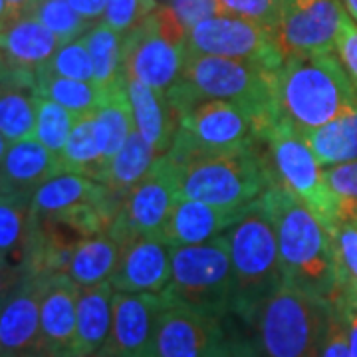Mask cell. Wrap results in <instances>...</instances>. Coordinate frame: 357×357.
Segmentation results:
<instances>
[{
  "label": "cell",
  "instance_id": "cell-28",
  "mask_svg": "<svg viewBox=\"0 0 357 357\" xmlns=\"http://www.w3.org/2000/svg\"><path fill=\"white\" fill-rule=\"evenodd\" d=\"M93 119H96V129L102 143L103 161L107 167V163L126 145L131 131L135 129L133 109H131L128 89L123 82L114 89L105 91V100L93 114Z\"/></svg>",
  "mask_w": 357,
  "mask_h": 357
},
{
  "label": "cell",
  "instance_id": "cell-36",
  "mask_svg": "<svg viewBox=\"0 0 357 357\" xmlns=\"http://www.w3.org/2000/svg\"><path fill=\"white\" fill-rule=\"evenodd\" d=\"M76 123V115L70 114L60 103L52 102L38 96V114H36V129L34 137L52 153L58 155L64 151L66 141Z\"/></svg>",
  "mask_w": 357,
  "mask_h": 357
},
{
  "label": "cell",
  "instance_id": "cell-44",
  "mask_svg": "<svg viewBox=\"0 0 357 357\" xmlns=\"http://www.w3.org/2000/svg\"><path fill=\"white\" fill-rule=\"evenodd\" d=\"M213 357H266L258 347L255 340L246 337L244 333L227 332L218 344L217 351Z\"/></svg>",
  "mask_w": 357,
  "mask_h": 357
},
{
  "label": "cell",
  "instance_id": "cell-1",
  "mask_svg": "<svg viewBox=\"0 0 357 357\" xmlns=\"http://www.w3.org/2000/svg\"><path fill=\"white\" fill-rule=\"evenodd\" d=\"M260 203L276 230L284 282L333 304L337 280L332 238L324 222L278 177L270 183Z\"/></svg>",
  "mask_w": 357,
  "mask_h": 357
},
{
  "label": "cell",
  "instance_id": "cell-6",
  "mask_svg": "<svg viewBox=\"0 0 357 357\" xmlns=\"http://www.w3.org/2000/svg\"><path fill=\"white\" fill-rule=\"evenodd\" d=\"M276 119V115L241 103L206 100L181 115L177 135L167 155L177 165H185L192 159L246 149L258 145Z\"/></svg>",
  "mask_w": 357,
  "mask_h": 357
},
{
  "label": "cell",
  "instance_id": "cell-29",
  "mask_svg": "<svg viewBox=\"0 0 357 357\" xmlns=\"http://www.w3.org/2000/svg\"><path fill=\"white\" fill-rule=\"evenodd\" d=\"M60 165L62 171L79 173L96 181L102 178L105 161H103L102 143L96 129L93 114L76 117L72 133L66 141L64 151L60 153Z\"/></svg>",
  "mask_w": 357,
  "mask_h": 357
},
{
  "label": "cell",
  "instance_id": "cell-9",
  "mask_svg": "<svg viewBox=\"0 0 357 357\" xmlns=\"http://www.w3.org/2000/svg\"><path fill=\"white\" fill-rule=\"evenodd\" d=\"M187 32L169 4L157 6L123 36V76L167 93L183 74Z\"/></svg>",
  "mask_w": 357,
  "mask_h": 357
},
{
  "label": "cell",
  "instance_id": "cell-20",
  "mask_svg": "<svg viewBox=\"0 0 357 357\" xmlns=\"http://www.w3.org/2000/svg\"><path fill=\"white\" fill-rule=\"evenodd\" d=\"M62 173L60 157L46 149L36 137L16 141L0 161V192L28 195L54 175Z\"/></svg>",
  "mask_w": 357,
  "mask_h": 357
},
{
  "label": "cell",
  "instance_id": "cell-30",
  "mask_svg": "<svg viewBox=\"0 0 357 357\" xmlns=\"http://www.w3.org/2000/svg\"><path fill=\"white\" fill-rule=\"evenodd\" d=\"M82 38L91 56L96 84L103 91L119 86L123 82V34L105 22H98Z\"/></svg>",
  "mask_w": 357,
  "mask_h": 357
},
{
  "label": "cell",
  "instance_id": "cell-49",
  "mask_svg": "<svg viewBox=\"0 0 357 357\" xmlns=\"http://www.w3.org/2000/svg\"><path fill=\"white\" fill-rule=\"evenodd\" d=\"M342 2H344L345 13L349 14V18L357 22V0H342Z\"/></svg>",
  "mask_w": 357,
  "mask_h": 357
},
{
  "label": "cell",
  "instance_id": "cell-18",
  "mask_svg": "<svg viewBox=\"0 0 357 357\" xmlns=\"http://www.w3.org/2000/svg\"><path fill=\"white\" fill-rule=\"evenodd\" d=\"M77 292L68 274L40 278V328L48 357H76Z\"/></svg>",
  "mask_w": 357,
  "mask_h": 357
},
{
  "label": "cell",
  "instance_id": "cell-26",
  "mask_svg": "<svg viewBox=\"0 0 357 357\" xmlns=\"http://www.w3.org/2000/svg\"><path fill=\"white\" fill-rule=\"evenodd\" d=\"M157 157L159 153L141 137L137 129H133L119 153L107 163L100 183H103L115 199L123 204L129 191L151 171Z\"/></svg>",
  "mask_w": 357,
  "mask_h": 357
},
{
  "label": "cell",
  "instance_id": "cell-32",
  "mask_svg": "<svg viewBox=\"0 0 357 357\" xmlns=\"http://www.w3.org/2000/svg\"><path fill=\"white\" fill-rule=\"evenodd\" d=\"M36 93L46 100L60 103L76 117L96 114L98 107L105 100V91L93 82L54 76L48 72H42V70L38 72Z\"/></svg>",
  "mask_w": 357,
  "mask_h": 357
},
{
  "label": "cell",
  "instance_id": "cell-16",
  "mask_svg": "<svg viewBox=\"0 0 357 357\" xmlns=\"http://www.w3.org/2000/svg\"><path fill=\"white\" fill-rule=\"evenodd\" d=\"M0 357H48L40 328V278L22 276L2 302Z\"/></svg>",
  "mask_w": 357,
  "mask_h": 357
},
{
  "label": "cell",
  "instance_id": "cell-23",
  "mask_svg": "<svg viewBox=\"0 0 357 357\" xmlns=\"http://www.w3.org/2000/svg\"><path fill=\"white\" fill-rule=\"evenodd\" d=\"M114 296L112 282L79 288L76 306V357L96 354L107 345L114 324Z\"/></svg>",
  "mask_w": 357,
  "mask_h": 357
},
{
  "label": "cell",
  "instance_id": "cell-15",
  "mask_svg": "<svg viewBox=\"0 0 357 357\" xmlns=\"http://www.w3.org/2000/svg\"><path fill=\"white\" fill-rule=\"evenodd\" d=\"M222 335L218 318L167 300L157 328L155 357H213Z\"/></svg>",
  "mask_w": 357,
  "mask_h": 357
},
{
  "label": "cell",
  "instance_id": "cell-31",
  "mask_svg": "<svg viewBox=\"0 0 357 357\" xmlns=\"http://www.w3.org/2000/svg\"><path fill=\"white\" fill-rule=\"evenodd\" d=\"M38 114L36 89L0 82V133L8 143L34 137Z\"/></svg>",
  "mask_w": 357,
  "mask_h": 357
},
{
  "label": "cell",
  "instance_id": "cell-35",
  "mask_svg": "<svg viewBox=\"0 0 357 357\" xmlns=\"http://www.w3.org/2000/svg\"><path fill=\"white\" fill-rule=\"evenodd\" d=\"M30 14L46 26L60 44L82 38L91 24L72 8L68 0H36Z\"/></svg>",
  "mask_w": 357,
  "mask_h": 357
},
{
  "label": "cell",
  "instance_id": "cell-13",
  "mask_svg": "<svg viewBox=\"0 0 357 357\" xmlns=\"http://www.w3.org/2000/svg\"><path fill=\"white\" fill-rule=\"evenodd\" d=\"M345 18L342 0H286L276 28L284 58L335 52Z\"/></svg>",
  "mask_w": 357,
  "mask_h": 357
},
{
  "label": "cell",
  "instance_id": "cell-41",
  "mask_svg": "<svg viewBox=\"0 0 357 357\" xmlns=\"http://www.w3.org/2000/svg\"><path fill=\"white\" fill-rule=\"evenodd\" d=\"M319 357H351L347 347V330H345V319L340 312V307L333 306L328 319V332L324 340V347Z\"/></svg>",
  "mask_w": 357,
  "mask_h": 357
},
{
  "label": "cell",
  "instance_id": "cell-7",
  "mask_svg": "<svg viewBox=\"0 0 357 357\" xmlns=\"http://www.w3.org/2000/svg\"><path fill=\"white\" fill-rule=\"evenodd\" d=\"M332 304L282 284L256 314L255 342L266 357H319Z\"/></svg>",
  "mask_w": 357,
  "mask_h": 357
},
{
  "label": "cell",
  "instance_id": "cell-33",
  "mask_svg": "<svg viewBox=\"0 0 357 357\" xmlns=\"http://www.w3.org/2000/svg\"><path fill=\"white\" fill-rule=\"evenodd\" d=\"M332 238L337 298L333 306L357 307V225L335 222L328 229Z\"/></svg>",
  "mask_w": 357,
  "mask_h": 357
},
{
  "label": "cell",
  "instance_id": "cell-2",
  "mask_svg": "<svg viewBox=\"0 0 357 357\" xmlns=\"http://www.w3.org/2000/svg\"><path fill=\"white\" fill-rule=\"evenodd\" d=\"M357 103V88L335 52L286 56L274 72L278 119L300 135L330 123Z\"/></svg>",
  "mask_w": 357,
  "mask_h": 357
},
{
  "label": "cell",
  "instance_id": "cell-3",
  "mask_svg": "<svg viewBox=\"0 0 357 357\" xmlns=\"http://www.w3.org/2000/svg\"><path fill=\"white\" fill-rule=\"evenodd\" d=\"M232 262V314L252 326L268 298L284 284L274 225L260 199L227 232Z\"/></svg>",
  "mask_w": 357,
  "mask_h": 357
},
{
  "label": "cell",
  "instance_id": "cell-22",
  "mask_svg": "<svg viewBox=\"0 0 357 357\" xmlns=\"http://www.w3.org/2000/svg\"><path fill=\"white\" fill-rule=\"evenodd\" d=\"M129 103L133 109L135 129L159 155L167 153L178 131L181 117L167 100V93L123 76Z\"/></svg>",
  "mask_w": 357,
  "mask_h": 357
},
{
  "label": "cell",
  "instance_id": "cell-34",
  "mask_svg": "<svg viewBox=\"0 0 357 357\" xmlns=\"http://www.w3.org/2000/svg\"><path fill=\"white\" fill-rule=\"evenodd\" d=\"M32 197L16 192H0V255L20 268L26 236L32 217Z\"/></svg>",
  "mask_w": 357,
  "mask_h": 357
},
{
  "label": "cell",
  "instance_id": "cell-21",
  "mask_svg": "<svg viewBox=\"0 0 357 357\" xmlns=\"http://www.w3.org/2000/svg\"><path fill=\"white\" fill-rule=\"evenodd\" d=\"M243 213L244 211H225L192 199H178L161 236L171 246L204 244L227 232Z\"/></svg>",
  "mask_w": 357,
  "mask_h": 357
},
{
  "label": "cell",
  "instance_id": "cell-40",
  "mask_svg": "<svg viewBox=\"0 0 357 357\" xmlns=\"http://www.w3.org/2000/svg\"><path fill=\"white\" fill-rule=\"evenodd\" d=\"M326 181L340 201L357 203V161L326 167Z\"/></svg>",
  "mask_w": 357,
  "mask_h": 357
},
{
  "label": "cell",
  "instance_id": "cell-52",
  "mask_svg": "<svg viewBox=\"0 0 357 357\" xmlns=\"http://www.w3.org/2000/svg\"><path fill=\"white\" fill-rule=\"evenodd\" d=\"M6 0H0V22L4 20V16H6Z\"/></svg>",
  "mask_w": 357,
  "mask_h": 357
},
{
  "label": "cell",
  "instance_id": "cell-4",
  "mask_svg": "<svg viewBox=\"0 0 357 357\" xmlns=\"http://www.w3.org/2000/svg\"><path fill=\"white\" fill-rule=\"evenodd\" d=\"M274 72L246 60L187 52L181 79L167 91V100L178 117L206 100L241 103L278 117L274 105Z\"/></svg>",
  "mask_w": 357,
  "mask_h": 357
},
{
  "label": "cell",
  "instance_id": "cell-38",
  "mask_svg": "<svg viewBox=\"0 0 357 357\" xmlns=\"http://www.w3.org/2000/svg\"><path fill=\"white\" fill-rule=\"evenodd\" d=\"M284 4L286 0H218L220 14L241 16L272 30L280 24Z\"/></svg>",
  "mask_w": 357,
  "mask_h": 357
},
{
  "label": "cell",
  "instance_id": "cell-8",
  "mask_svg": "<svg viewBox=\"0 0 357 357\" xmlns=\"http://www.w3.org/2000/svg\"><path fill=\"white\" fill-rule=\"evenodd\" d=\"M232 262L227 234L204 244L173 246L165 300L222 319L232 314Z\"/></svg>",
  "mask_w": 357,
  "mask_h": 357
},
{
  "label": "cell",
  "instance_id": "cell-27",
  "mask_svg": "<svg viewBox=\"0 0 357 357\" xmlns=\"http://www.w3.org/2000/svg\"><path fill=\"white\" fill-rule=\"evenodd\" d=\"M321 167L357 161V103L330 123L304 135Z\"/></svg>",
  "mask_w": 357,
  "mask_h": 357
},
{
  "label": "cell",
  "instance_id": "cell-39",
  "mask_svg": "<svg viewBox=\"0 0 357 357\" xmlns=\"http://www.w3.org/2000/svg\"><path fill=\"white\" fill-rule=\"evenodd\" d=\"M155 10L157 0H107L102 22L126 36Z\"/></svg>",
  "mask_w": 357,
  "mask_h": 357
},
{
  "label": "cell",
  "instance_id": "cell-5",
  "mask_svg": "<svg viewBox=\"0 0 357 357\" xmlns=\"http://www.w3.org/2000/svg\"><path fill=\"white\" fill-rule=\"evenodd\" d=\"M178 195L225 211H244L256 203L276 178L270 155L258 145L192 159L178 165Z\"/></svg>",
  "mask_w": 357,
  "mask_h": 357
},
{
  "label": "cell",
  "instance_id": "cell-43",
  "mask_svg": "<svg viewBox=\"0 0 357 357\" xmlns=\"http://www.w3.org/2000/svg\"><path fill=\"white\" fill-rule=\"evenodd\" d=\"M335 54L342 60L345 72L349 74L354 86L357 88V22L349 18V14L342 26L340 38L335 44Z\"/></svg>",
  "mask_w": 357,
  "mask_h": 357
},
{
  "label": "cell",
  "instance_id": "cell-25",
  "mask_svg": "<svg viewBox=\"0 0 357 357\" xmlns=\"http://www.w3.org/2000/svg\"><path fill=\"white\" fill-rule=\"evenodd\" d=\"M121 258V244L112 234H98L77 241L66 274L79 288L98 286L112 280Z\"/></svg>",
  "mask_w": 357,
  "mask_h": 357
},
{
  "label": "cell",
  "instance_id": "cell-47",
  "mask_svg": "<svg viewBox=\"0 0 357 357\" xmlns=\"http://www.w3.org/2000/svg\"><path fill=\"white\" fill-rule=\"evenodd\" d=\"M345 319V330H347V347L349 356L357 357V307L354 306H337Z\"/></svg>",
  "mask_w": 357,
  "mask_h": 357
},
{
  "label": "cell",
  "instance_id": "cell-46",
  "mask_svg": "<svg viewBox=\"0 0 357 357\" xmlns=\"http://www.w3.org/2000/svg\"><path fill=\"white\" fill-rule=\"evenodd\" d=\"M68 2H70L72 8L91 26L98 24V20H103L107 0H68Z\"/></svg>",
  "mask_w": 357,
  "mask_h": 357
},
{
  "label": "cell",
  "instance_id": "cell-11",
  "mask_svg": "<svg viewBox=\"0 0 357 357\" xmlns=\"http://www.w3.org/2000/svg\"><path fill=\"white\" fill-rule=\"evenodd\" d=\"M181 169L167 153L159 155L151 171L129 191L109 232L117 243L128 244L139 236H161L178 195Z\"/></svg>",
  "mask_w": 357,
  "mask_h": 357
},
{
  "label": "cell",
  "instance_id": "cell-17",
  "mask_svg": "<svg viewBox=\"0 0 357 357\" xmlns=\"http://www.w3.org/2000/svg\"><path fill=\"white\" fill-rule=\"evenodd\" d=\"M173 246L163 236H139L121 246V258L112 276L115 292L163 294L171 280Z\"/></svg>",
  "mask_w": 357,
  "mask_h": 357
},
{
  "label": "cell",
  "instance_id": "cell-12",
  "mask_svg": "<svg viewBox=\"0 0 357 357\" xmlns=\"http://www.w3.org/2000/svg\"><path fill=\"white\" fill-rule=\"evenodd\" d=\"M187 52L246 60L270 70L280 68L284 62L276 30L230 14L204 18L189 28Z\"/></svg>",
  "mask_w": 357,
  "mask_h": 357
},
{
  "label": "cell",
  "instance_id": "cell-51",
  "mask_svg": "<svg viewBox=\"0 0 357 357\" xmlns=\"http://www.w3.org/2000/svg\"><path fill=\"white\" fill-rule=\"evenodd\" d=\"M84 357H115L107 347H103V349H100V351H96V354H89V356H84Z\"/></svg>",
  "mask_w": 357,
  "mask_h": 357
},
{
  "label": "cell",
  "instance_id": "cell-10",
  "mask_svg": "<svg viewBox=\"0 0 357 357\" xmlns=\"http://www.w3.org/2000/svg\"><path fill=\"white\" fill-rule=\"evenodd\" d=\"M274 173L288 191L296 195L324 222L326 229L335 225L337 197L326 181V169L319 165L310 145L286 121L276 119L262 133Z\"/></svg>",
  "mask_w": 357,
  "mask_h": 357
},
{
  "label": "cell",
  "instance_id": "cell-24",
  "mask_svg": "<svg viewBox=\"0 0 357 357\" xmlns=\"http://www.w3.org/2000/svg\"><path fill=\"white\" fill-rule=\"evenodd\" d=\"M107 192V187L96 178L62 171L42 183L32 192V217L52 218L74 208L77 204L96 201Z\"/></svg>",
  "mask_w": 357,
  "mask_h": 357
},
{
  "label": "cell",
  "instance_id": "cell-19",
  "mask_svg": "<svg viewBox=\"0 0 357 357\" xmlns=\"http://www.w3.org/2000/svg\"><path fill=\"white\" fill-rule=\"evenodd\" d=\"M58 46L60 40L32 14L0 22V60L18 70L38 74Z\"/></svg>",
  "mask_w": 357,
  "mask_h": 357
},
{
  "label": "cell",
  "instance_id": "cell-50",
  "mask_svg": "<svg viewBox=\"0 0 357 357\" xmlns=\"http://www.w3.org/2000/svg\"><path fill=\"white\" fill-rule=\"evenodd\" d=\"M8 145H10V143H8V141H6V137H4V135L0 133V161H2L4 153L8 151Z\"/></svg>",
  "mask_w": 357,
  "mask_h": 357
},
{
  "label": "cell",
  "instance_id": "cell-48",
  "mask_svg": "<svg viewBox=\"0 0 357 357\" xmlns=\"http://www.w3.org/2000/svg\"><path fill=\"white\" fill-rule=\"evenodd\" d=\"M36 4V0H6V16L4 18H18V16H24L30 14L32 6Z\"/></svg>",
  "mask_w": 357,
  "mask_h": 357
},
{
  "label": "cell",
  "instance_id": "cell-14",
  "mask_svg": "<svg viewBox=\"0 0 357 357\" xmlns=\"http://www.w3.org/2000/svg\"><path fill=\"white\" fill-rule=\"evenodd\" d=\"M165 306L163 294L115 292L114 324L105 347L115 357H155L157 328Z\"/></svg>",
  "mask_w": 357,
  "mask_h": 357
},
{
  "label": "cell",
  "instance_id": "cell-42",
  "mask_svg": "<svg viewBox=\"0 0 357 357\" xmlns=\"http://www.w3.org/2000/svg\"><path fill=\"white\" fill-rule=\"evenodd\" d=\"M169 6L173 8V13L177 14V18L187 30L199 24L204 18L220 14L218 0H169Z\"/></svg>",
  "mask_w": 357,
  "mask_h": 357
},
{
  "label": "cell",
  "instance_id": "cell-37",
  "mask_svg": "<svg viewBox=\"0 0 357 357\" xmlns=\"http://www.w3.org/2000/svg\"><path fill=\"white\" fill-rule=\"evenodd\" d=\"M40 70L48 72V74H54V76L82 79V82H93L96 84L91 56H89L88 46H86L84 38L60 44L58 50L54 52V56Z\"/></svg>",
  "mask_w": 357,
  "mask_h": 357
},
{
  "label": "cell",
  "instance_id": "cell-45",
  "mask_svg": "<svg viewBox=\"0 0 357 357\" xmlns=\"http://www.w3.org/2000/svg\"><path fill=\"white\" fill-rule=\"evenodd\" d=\"M22 270L16 266L14 262H10L6 256L0 255V306L2 302L10 296L16 284L22 280Z\"/></svg>",
  "mask_w": 357,
  "mask_h": 357
}]
</instances>
